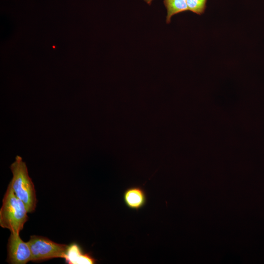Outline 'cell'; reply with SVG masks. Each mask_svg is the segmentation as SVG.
Returning <instances> with one entry per match:
<instances>
[{"label": "cell", "mask_w": 264, "mask_h": 264, "mask_svg": "<svg viewBox=\"0 0 264 264\" xmlns=\"http://www.w3.org/2000/svg\"><path fill=\"white\" fill-rule=\"evenodd\" d=\"M123 199L129 208L138 210L143 207L146 203V192L140 186L131 187L124 191Z\"/></svg>", "instance_id": "cell-5"}, {"label": "cell", "mask_w": 264, "mask_h": 264, "mask_svg": "<svg viewBox=\"0 0 264 264\" xmlns=\"http://www.w3.org/2000/svg\"><path fill=\"white\" fill-rule=\"evenodd\" d=\"M10 168L13 177L9 184L14 193L24 203L28 213L33 212L37 199L34 184L29 176L25 162L22 157L17 155Z\"/></svg>", "instance_id": "cell-2"}, {"label": "cell", "mask_w": 264, "mask_h": 264, "mask_svg": "<svg viewBox=\"0 0 264 264\" xmlns=\"http://www.w3.org/2000/svg\"><path fill=\"white\" fill-rule=\"evenodd\" d=\"M27 243L31 252V261L34 262L57 258L65 259L68 247L38 235L31 236Z\"/></svg>", "instance_id": "cell-3"}, {"label": "cell", "mask_w": 264, "mask_h": 264, "mask_svg": "<svg viewBox=\"0 0 264 264\" xmlns=\"http://www.w3.org/2000/svg\"><path fill=\"white\" fill-rule=\"evenodd\" d=\"M6 262L10 264H26L31 261V252L27 242L19 234L11 233L7 243Z\"/></svg>", "instance_id": "cell-4"}, {"label": "cell", "mask_w": 264, "mask_h": 264, "mask_svg": "<svg viewBox=\"0 0 264 264\" xmlns=\"http://www.w3.org/2000/svg\"><path fill=\"white\" fill-rule=\"evenodd\" d=\"M207 0H186L188 10L201 15L204 13Z\"/></svg>", "instance_id": "cell-8"}, {"label": "cell", "mask_w": 264, "mask_h": 264, "mask_svg": "<svg viewBox=\"0 0 264 264\" xmlns=\"http://www.w3.org/2000/svg\"><path fill=\"white\" fill-rule=\"evenodd\" d=\"M144 1H145L149 5H150L153 0H144Z\"/></svg>", "instance_id": "cell-9"}, {"label": "cell", "mask_w": 264, "mask_h": 264, "mask_svg": "<svg viewBox=\"0 0 264 264\" xmlns=\"http://www.w3.org/2000/svg\"><path fill=\"white\" fill-rule=\"evenodd\" d=\"M65 259L67 263L73 264H93L96 262V260L90 255L83 253L79 246L76 244L68 246Z\"/></svg>", "instance_id": "cell-6"}, {"label": "cell", "mask_w": 264, "mask_h": 264, "mask_svg": "<svg viewBox=\"0 0 264 264\" xmlns=\"http://www.w3.org/2000/svg\"><path fill=\"white\" fill-rule=\"evenodd\" d=\"M27 213L24 203L16 196L9 183L0 209V226L11 233L20 234L28 220Z\"/></svg>", "instance_id": "cell-1"}, {"label": "cell", "mask_w": 264, "mask_h": 264, "mask_svg": "<svg viewBox=\"0 0 264 264\" xmlns=\"http://www.w3.org/2000/svg\"><path fill=\"white\" fill-rule=\"evenodd\" d=\"M163 3L167 10V23L174 15L188 10L186 0H163Z\"/></svg>", "instance_id": "cell-7"}]
</instances>
